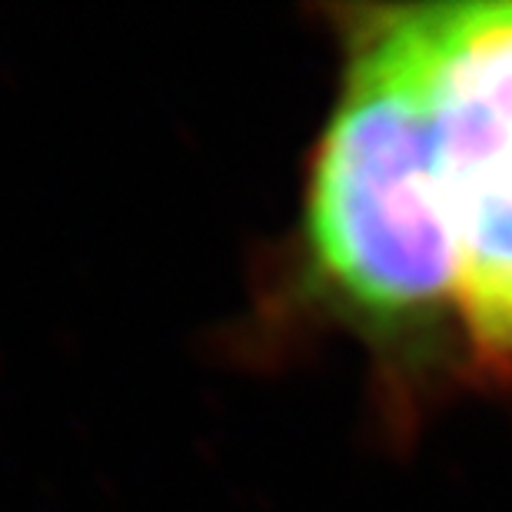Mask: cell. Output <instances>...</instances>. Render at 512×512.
Segmentation results:
<instances>
[{"mask_svg":"<svg viewBox=\"0 0 512 512\" xmlns=\"http://www.w3.org/2000/svg\"><path fill=\"white\" fill-rule=\"evenodd\" d=\"M310 247L326 280L370 320H426L459 293L419 10L393 7L356 34L343 97L310 180Z\"/></svg>","mask_w":512,"mask_h":512,"instance_id":"cell-1","label":"cell"},{"mask_svg":"<svg viewBox=\"0 0 512 512\" xmlns=\"http://www.w3.org/2000/svg\"><path fill=\"white\" fill-rule=\"evenodd\" d=\"M419 10L423 80L476 356L512 370V0Z\"/></svg>","mask_w":512,"mask_h":512,"instance_id":"cell-2","label":"cell"}]
</instances>
